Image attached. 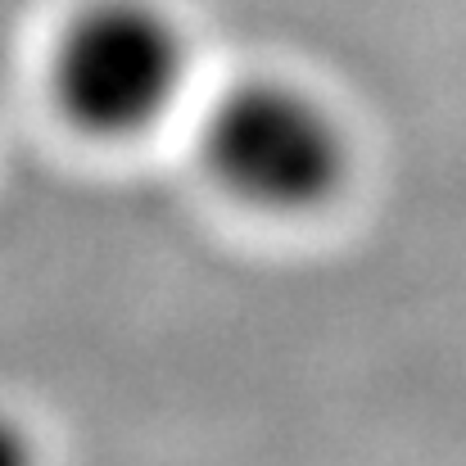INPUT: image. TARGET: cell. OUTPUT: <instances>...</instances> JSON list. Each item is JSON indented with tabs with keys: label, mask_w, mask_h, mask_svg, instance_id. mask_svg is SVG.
<instances>
[{
	"label": "cell",
	"mask_w": 466,
	"mask_h": 466,
	"mask_svg": "<svg viewBox=\"0 0 466 466\" xmlns=\"http://www.w3.org/2000/svg\"><path fill=\"white\" fill-rule=\"evenodd\" d=\"M208 177L263 213H312L330 204L353 167L339 114L290 77L231 82L199 132Z\"/></svg>",
	"instance_id": "cell-1"
},
{
	"label": "cell",
	"mask_w": 466,
	"mask_h": 466,
	"mask_svg": "<svg viewBox=\"0 0 466 466\" xmlns=\"http://www.w3.org/2000/svg\"><path fill=\"white\" fill-rule=\"evenodd\" d=\"M190 77V46L155 0H86L55 36L50 96L100 141L146 137L172 114Z\"/></svg>",
	"instance_id": "cell-2"
},
{
	"label": "cell",
	"mask_w": 466,
	"mask_h": 466,
	"mask_svg": "<svg viewBox=\"0 0 466 466\" xmlns=\"http://www.w3.org/2000/svg\"><path fill=\"white\" fill-rule=\"evenodd\" d=\"M0 466H41L32 431L9 412H0Z\"/></svg>",
	"instance_id": "cell-3"
}]
</instances>
